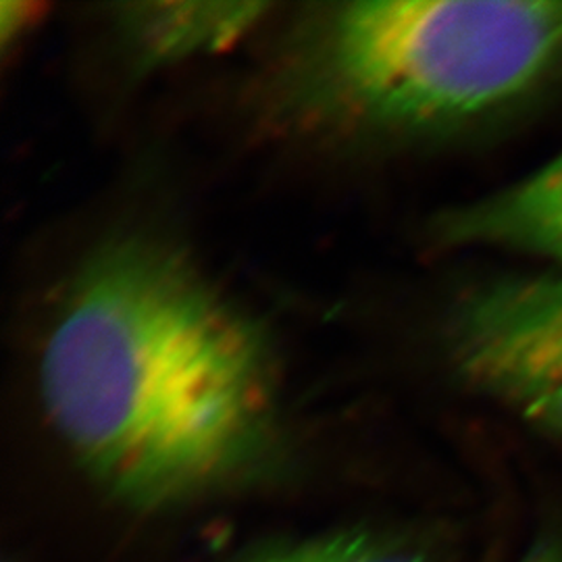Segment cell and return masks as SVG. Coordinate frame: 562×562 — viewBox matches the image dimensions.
I'll return each instance as SVG.
<instances>
[{
	"label": "cell",
	"instance_id": "3",
	"mask_svg": "<svg viewBox=\"0 0 562 562\" xmlns=\"http://www.w3.org/2000/svg\"><path fill=\"white\" fill-rule=\"evenodd\" d=\"M446 348L462 382L562 436V271L473 288L450 313Z\"/></svg>",
	"mask_w": 562,
	"mask_h": 562
},
{
	"label": "cell",
	"instance_id": "2",
	"mask_svg": "<svg viewBox=\"0 0 562 562\" xmlns=\"http://www.w3.org/2000/svg\"><path fill=\"white\" fill-rule=\"evenodd\" d=\"M562 86V0L308 7L273 63V115L315 140L434 144L515 120Z\"/></svg>",
	"mask_w": 562,
	"mask_h": 562
},
{
	"label": "cell",
	"instance_id": "5",
	"mask_svg": "<svg viewBox=\"0 0 562 562\" xmlns=\"http://www.w3.org/2000/svg\"><path fill=\"white\" fill-rule=\"evenodd\" d=\"M448 248H494L557 265L562 271V153L531 176L436 217Z\"/></svg>",
	"mask_w": 562,
	"mask_h": 562
},
{
	"label": "cell",
	"instance_id": "4",
	"mask_svg": "<svg viewBox=\"0 0 562 562\" xmlns=\"http://www.w3.org/2000/svg\"><path fill=\"white\" fill-rule=\"evenodd\" d=\"M265 2H127L106 15L121 57L150 76L238 46L271 13Z\"/></svg>",
	"mask_w": 562,
	"mask_h": 562
},
{
	"label": "cell",
	"instance_id": "6",
	"mask_svg": "<svg viewBox=\"0 0 562 562\" xmlns=\"http://www.w3.org/2000/svg\"><path fill=\"white\" fill-rule=\"evenodd\" d=\"M238 562H434L419 543L373 529H344L252 552Z\"/></svg>",
	"mask_w": 562,
	"mask_h": 562
},
{
	"label": "cell",
	"instance_id": "7",
	"mask_svg": "<svg viewBox=\"0 0 562 562\" xmlns=\"http://www.w3.org/2000/svg\"><path fill=\"white\" fill-rule=\"evenodd\" d=\"M521 562H562V550L557 548H538L533 552H529Z\"/></svg>",
	"mask_w": 562,
	"mask_h": 562
},
{
	"label": "cell",
	"instance_id": "1",
	"mask_svg": "<svg viewBox=\"0 0 562 562\" xmlns=\"http://www.w3.org/2000/svg\"><path fill=\"white\" fill-rule=\"evenodd\" d=\"M273 346L159 234L99 241L53 311L41 404L81 471L159 513L265 477L283 454Z\"/></svg>",
	"mask_w": 562,
	"mask_h": 562
}]
</instances>
